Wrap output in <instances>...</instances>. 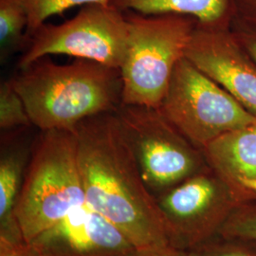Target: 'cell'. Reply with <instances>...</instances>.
<instances>
[{
	"label": "cell",
	"mask_w": 256,
	"mask_h": 256,
	"mask_svg": "<svg viewBox=\"0 0 256 256\" xmlns=\"http://www.w3.org/2000/svg\"><path fill=\"white\" fill-rule=\"evenodd\" d=\"M75 134L86 203L118 227L138 250L169 246L156 198L116 113L82 120Z\"/></svg>",
	"instance_id": "6da1fadb"
},
{
	"label": "cell",
	"mask_w": 256,
	"mask_h": 256,
	"mask_svg": "<svg viewBox=\"0 0 256 256\" xmlns=\"http://www.w3.org/2000/svg\"><path fill=\"white\" fill-rule=\"evenodd\" d=\"M40 131H75L82 120L122 104L120 70L86 59L56 64L41 58L9 80Z\"/></svg>",
	"instance_id": "7a4b0ae2"
},
{
	"label": "cell",
	"mask_w": 256,
	"mask_h": 256,
	"mask_svg": "<svg viewBox=\"0 0 256 256\" xmlns=\"http://www.w3.org/2000/svg\"><path fill=\"white\" fill-rule=\"evenodd\" d=\"M84 203L75 131H41L14 208L22 238L30 243Z\"/></svg>",
	"instance_id": "3957f363"
},
{
	"label": "cell",
	"mask_w": 256,
	"mask_h": 256,
	"mask_svg": "<svg viewBox=\"0 0 256 256\" xmlns=\"http://www.w3.org/2000/svg\"><path fill=\"white\" fill-rule=\"evenodd\" d=\"M126 14L130 36L120 68L122 104L158 108L198 21L182 14Z\"/></svg>",
	"instance_id": "277c9868"
},
{
	"label": "cell",
	"mask_w": 256,
	"mask_h": 256,
	"mask_svg": "<svg viewBox=\"0 0 256 256\" xmlns=\"http://www.w3.org/2000/svg\"><path fill=\"white\" fill-rule=\"evenodd\" d=\"M256 194L212 169L194 174L156 198L170 246L189 252L220 236L230 214Z\"/></svg>",
	"instance_id": "5b68a950"
},
{
	"label": "cell",
	"mask_w": 256,
	"mask_h": 256,
	"mask_svg": "<svg viewBox=\"0 0 256 256\" xmlns=\"http://www.w3.org/2000/svg\"><path fill=\"white\" fill-rule=\"evenodd\" d=\"M115 113L155 198L210 168L202 149L184 137L158 108L122 104Z\"/></svg>",
	"instance_id": "8992f818"
},
{
	"label": "cell",
	"mask_w": 256,
	"mask_h": 256,
	"mask_svg": "<svg viewBox=\"0 0 256 256\" xmlns=\"http://www.w3.org/2000/svg\"><path fill=\"white\" fill-rule=\"evenodd\" d=\"M158 110L202 150L218 138L256 122V116L185 57L176 64Z\"/></svg>",
	"instance_id": "52a82bcc"
},
{
	"label": "cell",
	"mask_w": 256,
	"mask_h": 256,
	"mask_svg": "<svg viewBox=\"0 0 256 256\" xmlns=\"http://www.w3.org/2000/svg\"><path fill=\"white\" fill-rule=\"evenodd\" d=\"M129 36L126 12L110 3L86 5L70 20L45 23L37 28L19 58L18 68L50 55L64 54L120 70L128 54Z\"/></svg>",
	"instance_id": "ba28073f"
},
{
	"label": "cell",
	"mask_w": 256,
	"mask_h": 256,
	"mask_svg": "<svg viewBox=\"0 0 256 256\" xmlns=\"http://www.w3.org/2000/svg\"><path fill=\"white\" fill-rule=\"evenodd\" d=\"M184 57L256 117V64L226 27L198 24Z\"/></svg>",
	"instance_id": "9c48e42d"
},
{
	"label": "cell",
	"mask_w": 256,
	"mask_h": 256,
	"mask_svg": "<svg viewBox=\"0 0 256 256\" xmlns=\"http://www.w3.org/2000/svg\"><path fill=\"white\" fill-rule=\"evenodd\" d=\"M30 243L42 256H133L138 250L118 227L86 203Z\"/></svg>",
	"instance_id": "30bf717a"
},
{
	"label": "cell",
	"mask_w": 256,
	"mask_h": 256,
	"mask_svg": "<svg viewBox=\"0 0 256 256\" xmlns=\"http://www.w3.org/2000/svg\"><path fill=\"white\" fill-rule=\"evenodd\" d=\"M202 151L210 169L241 187V180L256 178V122L218 138Z\"/></svg>",
	"instance_id": "8fae6325"
},
{
	"label": "cell",
	"mask_w": 256,
	"mask_h": 256,
	"mask_svg": "<svg viewBox=\"0 0 256 256\" xmlns=\"http://www.w3.org/2000/svg\"><path fill=\"white\" fill-rule=\"evenodd\" d=\"M34 144L2 140L0 156V236L22 238L14 208L21 191Z\"/></svg>",
	"instance_id": "7c38bea8"
},
{
	"label": "cell",
	"mask_w": 256,
	"mask_h": 256,
	"mask_svg": "<svg viewBox=\"0 0 256 256\" xmlns=\"http://www.w3.org/2000/svg\"><path fill=\"white\" fill-rule=\"evenodd\" d=\"M110 3L124 12L187 16L208 27L230 26L234 18L230 0H110Z\"/></svg>",
	"instance_id": "4fadbf2b"
},
{
	"label": "cell",
	"mask_w": 256,
	"mask_h": 256,
	"mask_svg": "<svg viewBox=\"0 0 256 256\" xmlns=\"http://www.w3.org/2000/svg\"><path fill=\"white\" fill-rule=\"evenodd\" d=\"M28 26L27 12L19 0H0V58L2 63L19 50H26L30 41Z\"/></svg>",
	"instance_id": "5bb4252c"
},
{
	"label": "cell",
	"mask_w": 256,
	"mask_h": 256,
	"mask_svg": "<svg viewBox=\"0 0 256 256\" xmlns=\"http://www.w3.org/2000/svg\"><path fill=\"white\" fill-rule=\"evenodd\" d=\"M26 10L28 20V36H30L37 28L46 23L52 16L68 10L90 4H110V0H19Z\"/></svg>",
	"instance_id": "9a60e30c"
},
{
	"label": "cell",
	"mask_w": 256,
	"mask_h": 256,
	"mask_svg": "<svg viewBox=\"0 0 256 256\" xmlns=\"http://www.w3.org/2000/svg\"><path fill=\"white\" fill-rule=\"evenodd\" d=\"M32 122L21 96L9 80L0 84V128L12 130L30 128Z\"/></svg>",
	"instance_id": "2e32d148"
},
{
	"label": "cell",
	"mask_w": 256,
	"mask_h": 256,
	"mask_svg": "<svg viewBox=\"0 0 256 256\" xmlns=\"http://www.w3.org/2000/svg\"><path fill=\"white\" fill-rule=\"evenodd\" d=\"M220 236L256 243V198L238 205L223 226Z\"/></svg>",
	"instance_id": "e0dca14e"
},
{
	"label": "cell",
	"mask_w": 256,
	"mask_h": 256,
	"mask_svg": "<svg viewBox=\"0 0 256 256\" xmlns=\"http://www.w3.org/2000/svg\"><path fill=\"white\" fill-rule=\"evenodd\" d=\"M188 252L190 256H256V243L220 234Z\"/></svg>",
	"instance_id": "ac0fdd59"
},
{
	"label": "cell",
	"mask_w": 256,
	"mask_h": 256,
	"mask_svg": "<svg viewBox=\"0 0 256 256\" xmlns=\"http://www.w3.org/2000/svg\"><path fill=\"white\" fill-rule=\"evenodd\" d=\"M230 32L256 64V25L232 18Z\"/></svg>",
	"instance_id": "d6986e66"
},
{
	"label": "cell",
	"mask_w": 256,
	"mask_h": 256,
	"mask_svg": "<svg viewBox=\"0 0 256 256\" xmlns=\"http://www.w3.org/2000/svg\"><path fill=\"white\" fill-rule=\"evenodd\" d=\"M0 256H42L22 238L0 236Z\"/></svg>",
	"instance_id": "ffe728a7"
},
{
	"label": "cell",
	"mask_w": 256,
	"mask_h": 256,
	"mask_svg": "<svg viewBox=\"0 0 256 256\" xmlns=\"http://www.w3.org/2000/svg\"><path fill=\"white\" fill-rule=\"evenodd\" d=\"M234 18L256 25V0H230Z\"/></svg>",
	"instance_id": "44dd1931"
},
{
	"label": "cell",
	"mask_w": 256,
	"mask_h": 256,
	"mask_svg": "<svg viewBox=\"0 0 256 256\" xmlns=\"http://www.w3.org/2000/svg\"><path fill=\"white\" fill-rule=\"evenodd\" d=\"M133 256H190V254L188 252L169 245L164 247L138 250Z\"/></svg>",
	"instance_id": "7402d4cb"
},
{
	"label": "cell",
	"mask_w": 256,
	"mask_h": 256,
	"mask_svg": "<svg viewBox=\"0 0 256 256\" xmlns=\"http://www.w3.org/2000/svg\"><path fill=\"white\" fill-rule=\"evenodd\" d=\"M240 186L247 189L250 192L256 194V178H248L243 180L240 182Z\"/></svg>",
	"instance_id": "603a6c76"
}]
</instances>
